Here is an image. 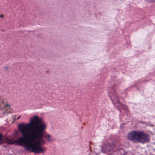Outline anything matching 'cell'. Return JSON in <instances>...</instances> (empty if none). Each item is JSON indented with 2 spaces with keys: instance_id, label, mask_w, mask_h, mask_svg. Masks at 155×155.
Here are the masks:
<instances>
[{
  "instance_id": "obj_2",
  "label": "cell",
  "mask_w": 155,
  "mask_h": 155,
  "mask_svg": "<svg viewBox=\"0 0 155 155\" xmlns=\"http://www.w3.org/2000/svg\"><path fill=\"white\" fill-rule=\"evenodd\" d=\"M148 1H151V2H155V0H148Z\"/></svg>"
},
{
  "instance_id": "obj_1",
  "label": "cell",
  "mask_w": 155,
  "mask_h": 155,
  "mask_svg": "<svg viewBox=\"0 0 155 155\" xmlns=\"http://www.w3.org/2000/svg\"><path fill=\"white\" fill-rule=\"evenodd\" d=\"M128 138L131 141L139 143H147L150 140L149 136L147 134L140 132H133L128 134Z\"/></svg>"
}]
</instances>
